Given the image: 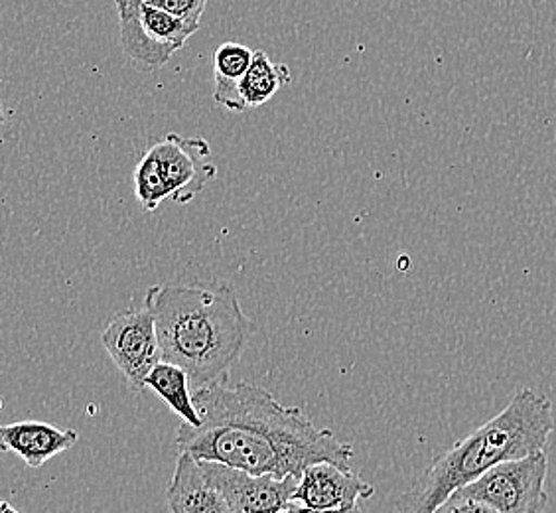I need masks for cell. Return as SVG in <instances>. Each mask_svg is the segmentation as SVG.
I'll return each instance as SVG.
<instances>
[{
  "label": "cell",
  "mask_w": 556,
  "mask_h": 513,
  "mask_svg": "<svg viewBox=\"0 0 556 513\" xmlns=\"http://www.w3.org/2000/svg\"><path fill=\"white\" fill-rule=\"evenodd\" d=\"M202 425L184 423L176 433L180 452L251 474L302 476L312 464L350 468L353 449L330 428L316 427L300 406L282 405L265 387L239 381L193 391Z\"/></svg>",
  "instance_id": "obj_1"
},
{
  "label": "cell",
  "mask_w": 556,
  "mask_h": 513,
  "mask_svg": "<svg viewBox=\"0 0 556 513\" xmlns=\"http://www.w3.org/2000/svg\"><path fill=\"white\" fill-rule=\"evenodd\" d=\"M144 304L156 318L162 362L184 367L193 391L225 384L255 330L229 283L154 285Z\"/></svg>",
  "instance_id": "obj_2"
},
{
  "label": "cell",
  "mask_w": 556,
  "mask_h": 513,
  "mask_svg": "<svg viewBox=\"0 0 556 513\" xmlns=\"http://www.w3.org/2000/svg\"><path fill=\"white\" fill-rule=\"evenodd\" d=\"M553 430L551 399L529 387L519 389L502 413L440 454L418 476L399 503V513L437 512L452 493L478 480L495 464L545 450Z\"/></svg>",
  "instance_id": "obj_3"
},
{
  "label": "cell",
  "mask_w": 556,
  "mask_h": 513,
  "mask_svg": "<svg viewBox=\"0 0 556 513\" xmlns=\"http://www.w3.org/2000/svg\"><path fill=\"white\" fill-rule=\"evenodd\" d=\"M546 474L548 459L545 450H541L525 459L500 462L454 493L488 503L500 513H543L548 503Z\"/></svg>",
  "instance_id": "obj_4"
},
{
  "label": "cell",
  "mask_w": 556,
  "mask_h": 513,
  "mask_svg": "<svg viewBox=\"0 0 556 513\" xmlns=\"http://www.w3.org/2000/svg\"><path fill=\"white\" fill-rule=\"evenodd\" d=\"M101 342L127 384L137 391L147 389V377L162 362L156 318L149 306L118 312L109 322Z\"/></svg>",
  "instance_id": "obj_5"
},
{
  "label": "cell",
  "mask_w": 556,
  "mask_h": 513,
  "mask_svg": "<svg viewBox=\"0 0 556 513\" xmlns=\"http://www.w3.org/2000/svg\"><path fill=\"white\" fill-rule=\"evenodd\" d=\"M205 476L239 513H280L294 502L300 476L251 474L212 460H200Z\"/></svg>",
  "instance_id": "obj_6"
},
{
  "label": "cell",
  "mask_w": 556,
  "mask_h": 513,
  "mask_svg": "<svg viewBox=\"0 0 556 513\" xmlns=\"http://www.w3.org/2000/svg\"><path fill=\"white\" fill-rule=\"evenodd\" d=\"M150 149L156 152L161 161L162 174L170 190V200L176 203L192 202L217 174L214 162L210 161L212 150L205 139L170 133Z\"/></svg>",
  "instance_id": "obj_7"
},
{
  "label": "cell",
  "mask_w": 556,
  "mask_h": 513,
  "mask_svg": "<svg viewBox=\"0 0 556 513\" xmlns=\"http://www.w3.org/2000/svg\"><path fill=\"white\" fill-rule=\"evenodd\" d=\"M375 488L352 468L333 462L312 464L300 476L294 502L316 510L355 508L362 500L374 498Z\"/></svg>",
  "instance_id": "obj_8"
},
{
  "label": "cell",
  "mask_w": 556,
  "mask_h": 513,
  "mask_svg": "<svg viewBox=\"0 0 556 513\" xmlns=\"http://www.w3.org/2000/svg\"><path fill=\"white\" fill-rule=\"evenodd\" d=\"M166 500L170 513H239L190 452H178Z\"/></svg>",
  "instance_id": "obj_9"
},
{
  "label": "cell",
  "mask_w": 556,
  "mask_h": 513,
  "mask_svg": "<svg viewBox=\"0 0 556 513\" xmlns=\"http://www.w3.org/2000/svg\"><path fill=\"white\" fill-rule=\"evenodd\" d=\"M79 439L74 428H60L42 421H18L0 427V447L21 456L26 466L40 468L48 460L72 449Z\"/></svg>",
  "instance_id": "obj_10"
},
{
  "label": "cell",
  "mask_w": 556,
  "mask_h": 513,
  "mask_svg": "<svg viewBox=\"0 0 556 513\" xmlns=\"http://www.w3.org/2000/svg\"><path fill=\"white\" fill-rule=\"evenodd\" d=\"M142 0H115L121 28V46L130 65L139 72H156L170 62L176 50L159 42L140 16Z\"/></svg>",
  "instance_id": "obj_11"
},
{
  "label": "cell",
  "mask_w": 556,
  "mask_h": 513,
  "mask_svg": "<svg viewBox=\"0 0 556 513\" xmlns=\"http://www.w3.org/2000/svg\"><path fill=\"white\" fill-rule=\"evenodd\" d=\"M253 58L255 52L243 43L225 42L215 50V103L224 105L231 113H243L249 109L239 91V84L247 74V70L253 64Z\"/></svg>",
  "instance_id": "obj_12"
},
{
  "label": "cell",
  "mask_w": 556,
  "mask_h": 513,
  "mask_svg": "<svg viewBox=\"0 0 556 513\" xmlns=\"http://www.w3.org/2000/svg\"><path fill=\"white\" fill-rule=\"evenodd\" d=\"M144 387L161 397L178 417L184 418V423L192 427L202 425V415L193 401L192 377L180 365L161 362L150 372Z\"/></svg>",
  "instance_id": "obj_13"
},
{
  "label": "cell",
  "mask_w": 556,
  "mask_h": 513,
  "mask_svg": "<svg viewBox=\"0 0 556 513\" xmlns=\"http://www.w3.org/2000/svg\"><path fill=\"white\" fill-rule=\"evenodd\" d=\"M289 84V67L282 64H273V60L263 50H255L253 64L243 75V79L239 84V91H241L247 108H261Z\"/></svg>",
  "instance_id": "obj_14"
},
{
  "label": "cell",
  "mask_w": 556,
  "mask_h": 513,
  "mask_svg": "<svg viewBox=\"0 0 556 513\" xmlns=\"http://www.w3.org/2000/svg\"><path fill=\"white\" fill-rule=\"evenodd\" d=\"M135 193L144 212H154L159 205L170 200V190L162 174L161 161L154 150H147L135 171Z\"/></svg>",
  "instance_id": "obj_15"
},
{
  "label": "cell",
  "mask_w": 556,
  "mask_h": 513,
  "mask_svg": "<svg viewBox=\"0 0 556 513\" xmlns=\"http://www.w3.org/2000/svg\"><path fill=\"white\" fill-rule=\"evenodd\" d=\"M152 7L170 12L176 18L200 26L207 0H147Z\"/></svg>",
  "instance_id": "obj_16"
},
{
  "label": "cell",
  "mask_w": 556,
  "mask_h": 513,
  "mask_svg": "<svg viewBox=\"0 0 556 513\" xmlns=\"http://www.w3.org/2000/svg\"><path fill=\"white\" fill-rule=\"evenodd\" d=\"M434 513H500L490 508L488 503L471 500L460 493H452L446 502L440 503Z\"/></svg>",
  "instance_id": "obj_17"
},
{
  "label": "cell",
  "mask_w": 556,
  "mask_h": 513,
  "mask_svg": "<svg viewBox=\"0 0 556 513\" xmlns=\"http://www.w3.org/2000/svg\"><path fill=\"white\" fill-rule=\"evenodd\" d=\"M289 513H364L359 510V505L355 508H340V510H316V508H308L304 503L292 502L289 505Z\"/></svg>",
  "instance_id": "obj_18"
},
{
  "label": "cell",
  "mask_w": 556,
  "mask_h": 513,
  "mask_svg": "<svg viewBox=\"0 0 556 513\" xmlns=\"http://www.w3.org/2000/svg\"><path fill=\"white\" fill-rule=\"evenodd\" d=\"M0 512L2 513H21V512H16V510H14V508H12L11 503H2V508H0Z\"/></svg>",
  "instance_id": "obj_19"
},
{
  "label": "cell",
  "mask_w": 556,
  "mask_h": 513,
  "mask_svg": "<svg viewBox=\"0 0 556 513\" xmlns=\"http://www.w3.org/2000/svg\"><path fill=\"white\" fill-rule=\"evenodd\" d=\"M280 513H289V510H287V512H280Z\"/></svg>",
  "instance_id": "obj_20"
},
{
  "label": "cell",
  "mask_w": 556,
  "mask_h": 513,
  "mask_svg": "<svg viewBox=\"0 0 556 513\" xmlns=\"http://www.w3.org/2000/svg\"><path fill=\"white\" fill-rule=\"evenodd\" d=\"M531 513H539V512H531Z\"/></svg>",
  "instance_id": "obj_21"
}]
</instances>
